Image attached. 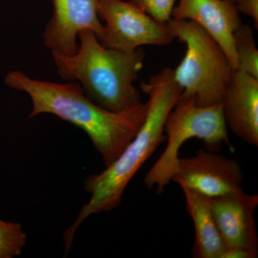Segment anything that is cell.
Listing matches in <instances>:
<instances>
[{
  "label": "cell",
  "instance_id": "obj_1",
  "mask_svg": "<svg viewBox=\"0 0 258 258\" xmlns=\"http://www.w3.org/2000/svg\"><path fill=\"white\" fill-rule=\"evenodd\" d=\"M5 83L31 98L30 118L49 113L84 131L101 154L106 167L133 140L147 116V102L123 112L108 111L90 99L77 81L57 83L41 81L17 71L8 74Z\"/></svg>",
  "mask_w": 258,
  "mask_h": 258
},
{
  "label": "cell",
  "instance_id": "obj_2",
  "mask_svg": "<svg viewBox=\"0 0 258 258\" xmlns=\"http://www.w3.org/2000/svg\"><path fill=\"white\" fill-rule=\"evenodd\" d=\"M142 89L149 96L147 116L143 124L119 157L99 174H91L85 180V189L91 195L77 218L64 231L66 254L72 247L76 231L93 215L111 211L121 203L125 189L137 171L157 148L165 142V122L179 99L181 88L174 79L173 69L166 68L154 75Z\"/></svg>",
  "mask_w": 258,
  "mask_h": 258
},
{
  "label": "cell",
  "instance_id": "obj_3",
  "mask_svg": "<svg viewBox=\"0 0 258 258\" xmlns=\"http://www.w3.org/2000/svg\"><path fill=\"white\" fill-rule=\"evenodd\" d=\"M79 40L74 55L52 53L62 79L79 82L90 99L108 111L123 112L142 103L134 85L143 68L142 48L123 51L105 47L90 30L80 32Z\"/></svg>",
  "mask_w": 258,
  "mask_h": 258
},
{
  "label": "cell",
  "instance_id": "obj_4",
  "mask_svg": "<svg viewBox=\"0 0 258 258\" xmlns=\"http://www.w3.org/2000/svg\"><path fill=\"white\" fill-rule=\"evenodd\" d=\"M168 24L174 37L186 47L182 60L173 70L181 96L193 98L200 106L221 103L235 69L225 51L192 21L171 19Z\"/></svg>",
  "mask_w": 258,
  "mask_h": 258
},
{
  "label": "cell",
  "instance_id": "obj_5",
  "mask_svg": "<svg viewBox=\"0 0 258 258\" xmlns=\"http://www.w3.org/2000/svg\"><path fill=\"white\" fill-rule=\"evenodd\" d=\"M165 149L144 177L149 189L157 195L164 192L177 169L180 149L190 139L203 141L209 151L217 152L225 143L232 152L235 149L229 139L221 103L200 106L195 99L180 95L165 122Z\"/></svg>",
  "mask_w": 258,
  "mask_h": 258
},
{
  "label": "cell",
  "instance_id": "obj_6",
  "mask_svg": "<svg viewBox=\"0 0 258 258\" xmlns=\"http://www.w3.org/2000/svg\"><path fill=\"white\" fill-rule=\"evenodd\" d=\"M98 12L104 21L98 40L105 47L134 51L144 45L164 46L175 38L168 23L157 21L130 1L100 0Z\"/></svg>",
  "mask_w": 258,
  "mask_h": 258
},
{
  "label": "cell",
  "instance_id": "obj_7",
  "mask_svg": "<svg viewBox=\"0 0 258 258\" xmlns=\"http://www.w3.org/2000/svg\"><path fill=\"white\" fill-rule=\"evenodd\" d=\"M172 181L214 198L242 189L243 175L237 161L200 149L194 157L179 158Z\"/></svg>",
  "mask_w": 258,
  "mask_h": 258
},
{
  "label": "cell",
  "instance_id": "obj_8",
  "mask_svg": "<svg viewBox=\"0 0 258 258\" xmlns=\"http://www.w3.org/2000/svg\"><path fill=\"white\" fill-rule=\"evenodd\" d=\"M100 0H52L53 13L43 32V40L52 53L71 55L79 49V35L83 30L103 31L98 16Z\"/></svg>",
  "mask_w": 258,
  "mask_h": 258
},
{
  "label": "cell",
  "instance_id": "obj_9",
  "mask_svg": "<svg viewBox=\"0 0 258 258\" xmlns=\"http://www.w3.org/2000/svg\"><path fill=\"white\" fill-rule=\"evenodd\" d=\"M257 195L242 189L210 198L214 220L226 247H241L258 254V238L254 211Z\"/></svg>",
  "mask_w": 258,
  "mask_h": 258
},
{
  "label": "cell",
  "instance_id": "obj_10",
  "mask_svg": "<svg viewBox=\"0 0 258 258\" xmlns=\"http://www.w3.org/2000/svg\"><path fill=\"white\" fill-rule=\"evenodd\" d=\"M171 19L190 20L210 34L237 69L234 33L242 25L235 4L227 0H179Z\"/></svg>",
  "mask_w": 258,
  "mask_h": 258
},
{
  "label": "cell",
  "instance_id": "obj_11",
  "mask_svg": "<svg viewBox=\"0 0 258 258\" xmlns=\"http://www.w3.org/2000/svg\"><path fill=\"white\" fill-rule=\"evenodd\" d=\"M227 126L246 143L258 146V79L238 69L222 97Z\"/></svg>",
  "mask_w": 258,
  "mask_h": 258
},
{
  "label": "cell",
  "instance_id": "obj_12",
  "mask_svg": "<svg viewBox=\"0 0 258 258\" xmlns=\"http://www.w3.org/2000/svg\"><path fill=\"white\" fill-rule=\"evenodd\" d=\"M184 193L186 211L195 230L192 255L196 258H220L226 247L214 220L210 198L177 183Z\"/></svg>",
  "mask_w": 258,
  "mask_h": 258
},
{
  "label": "cell",
  "instance_id": "obj_13",
  "mask_svg": "<svg viewBox=\"0 0 258 258\" xmlns=\"http://www.w3.org/2000/svg\"><path fill=\"white\" fill-rule=\"evenodd\" d=\"M237 69L258 79V50L252 29L242 24L234 33Z\"/></svg>",
  "mask_w": 258,
  "mask_h": 258
},
{
  "label": "cell",
  "instance_id": "obj_14",
  "mask_svg": "<svg viewBox=\"0 0 258 258\" xmlns=\"http://www.w3.org/2000/svg\"><path fill=\"white\" fill-rule=\"evenodd\" d=\"M26 241L21 224L0 220V258L20 255Z\"/></svg>",
  "mask_w": 258,
  "mask_h": 258
},
{
  "label": "cell",
  "instance_id": "obj_15",
  "mask_svg": "<svg viewBox=\"0 0 258 258\" xmlns=\"http://www.w3.org/2000/svg\"><path fill=\"white\" fill-rule=\"evenodd\" d=\"M157 21L167 23L171 19L176 0H129Z\"/></svg>",
  "mask_w": 258,
  "mask_h": 258
},
{
  "label": "cell",
  "instance_id": "obj_16",
  "mask_svg": "<svg viewBox=\"0 0 258 258\" xmlns=\"http://www.w3.org/2000/svg\"><path fill=\"white\" fill-rule=\"evenodd\" d=\"M235 4L239 13H243L253 21L254 28H258V0H236Z\"/></svg>",
  "mask_w": 258,
  "mask_h": 258
},
{
  "label": "cell",
  "instance_id": "obj_17",
  "mask_svg": "<svg viewBox=\"0 0 258 258\" xmlns=\"http://www.w3.org/2000/svg\"><path fill=\"white\" fill-rule=\"evenodd\" d=\"M257 257V254L251 252L248 249L241 248V247H229V248H226L220 258H255Z\"/></svg>",
  "mask_w": 258,
  "mask_h": 258
},
{
  "label": "cell",
  "instance_id": "obj_18",
  "mask_svg": "<svg viewBox=\"0 0 258 258\" xmlns=\"http://www.w3.org/2000/svg\"><path fill=\"white\" fill-rule=\"evenodd\" d=\"M227 1L230 2V3H235L236 0H227Z\"/></svg>",
  "mask_w": 258,
  "mask_h": 258
}]
</instances>
